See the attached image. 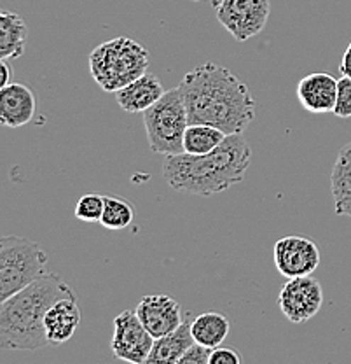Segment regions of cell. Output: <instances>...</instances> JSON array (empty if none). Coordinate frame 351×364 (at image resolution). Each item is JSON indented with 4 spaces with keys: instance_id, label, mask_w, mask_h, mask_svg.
<instances>
[{
    "instance_id": "obj_1",
    "label": "cell",
    "mask_w": 351,
    "mask_h": 364,
    "mask_svg": "<svg viewBox=\"0 0 351 364\" xmlns=\"http://www.w3.org/2000/svg\"><path fill=\"white\" fill-rule=\"evenodd\" d=\"M189 123H206L225 135L243 134L255 119V98L238 75L217 63H203L179 85Z\"/></svg>"
},
{
    "instance_id": "obj_2",
    "label": "cell",
    "mask_w": 351,
    "mask_h": 364,
    "mask_svg": "<svg viewBox=\"0 0 351 364\" xmlns=\"http://www.w3.org/2000/svg\"><path fill=\"white\" fill-rule=\"evenodd\" d=\"M250 161L252 149L243 134H233L203 156L187 153L166 156L163 177L175 191L208 198L243 182Z\"/></svg>"
},
{
    "instance_id": "obj_3",
    "label": "cell",
    "mask_w": 351,
    "mask_h": 364,
    "mask_svg": "<svg viewBox=\"0 0 351 364\" xmlns=\"http://www.w3.org/2000/svg\"><path fill=\"white\" fill-rule=\"evenodd\" d=\"M75 296L74 289L56 273L43 277L0 301V348L2 350H39L51 345L44 318L58 299Z\"/></svg>"
},
{
    "instance_id": "obj_4",
    "label": "cell",
    "mask_w": 351,
    "mask_h": 364,
    "mask_svg": "<svg viewBox=\"0 0 351 364\" xmlns=\"http://www.w3.org/2000/svg\"><path fill=\"white\" fill-rule=\"evenodd\" d=\"M149 51L130 37L101 43L89 55V72L94 82L107 93H117L145 74Z\"/></svg>"
},
{
    "instance_id": "obj_5",
    "label": "cell",
    "mask_w": 351,
    "mask_h": 364,
    "mask_svg": "<svg viewBox=\"0 0 351 364\" xmlns=\"http://www.w3.org/2000/svg\"><path fill=\"white\" fill-rule=\"evenodd\" d=\"M143 124L152 153L165 156L184 153L189 114L179 86L165 91L163 97L143 112Z\"/></svg>"
},
{
    "instance_id": "obj_6",
    "label": "cell",
    "mask_w": 351,
    "mask_h": 364,
    "mask_svg": "<svg viewBox=\"0 0 351 364\" xmlns=\"http://www.w3.org/2000/svg\"><path fill=\"white\" fill-rule=\"evenodd\" d=\"M48 256L37 242L7 235L0 240V301L46 273Z\"/></svg>"
},
{
    "instance_id": "obj_7",
    "label": "cell",
    "mask_w": 351,
    "mask_h": 364,
    "mask_svg": "<svg viewBox=\"0 0 351 364\" xmlns=\"http://www.w3.org/2000/svg\"><path fill=\"white\" fill-rule=\"evenodd\" d=\"M269 0H221L217 4V20L238 41L259 36L269 20Z\"/></svg>"
},
{
    "instance_id": "obj_8",
    "label": "cell",
    "mask_w": 351,
    "mask_h": 364,
    "mask_svg": "<svg viewBox=\"0 0 351 364\" xmlns=\"http://www.w3.org/2000/svg\"><path fill=\"white\" fill-rule=\"evenodd\" d=\"M154 336L150 335L138 318L137 312L123 310L114 318V333L111 340V350L114 358L131 364H147L154 347Z\"/></svg>"
},
{
    "instance_id": "obj_9",
    "label": "cell",
    "mask_w": 351,
    "mask_h": 364,
    "mask_svg": "<svg viewBox=\"0 0 351 364\" xmlns=\"http://www.w3.org/2000/svg\"><path fill=\"white\" fill-rule=\"evenodd\" d=\"M322 284L311 275L289 279L278 294V306L282 314L294 324L308 322L322 310Z\"/></svg>"
},
{
    "instance_id": "obj_10",
    "label": "cell",
    "mask_w": 351,
    "mask_h": 364,
    "mask_svg": "<svg viewBox=\"0 0 351 364\" xmlns=\"http://www.w3.org/2000/svg\"><path fill=\"white\" fill-rule=\"evenodd\" d=\"M274 264L277 270L286 279L311 275L322 261L318 245L309 237L289 235L274 244Z\"/></svg>"
},
{
    "instance_id": "obj_11",
    "label": "cell",
    "mask_w": 351,
    "mask_h": 364,
    "mask_svg": "<svg viewBox=\"0 0 351 364\" xmlns=\"http://www.w3.org/2000/svg\"><path fill=\"white\" fill-rule=\"evenodd\" d=\"M137 316L154 338L169 335L184 322L180 303L163 293L143 296L137 305Z\"/></svg>"
},
{
    "instance_id": "obj_12",
    "label": "cell",
    "mask_w": 351,
    "mask_h": 364,
    "mask_svg": "<svg viewBox=\"0 0 351 364\" xmlns=\"http://www.w3.org/2000/svg\"><path fill=\"white\" fill-rule=\"evenodd\" d=\"M297 98L304 111L311 114L332 112L338 100V79L327 72H313L297 85Z\"/></svg>"
},
{
    "instance_id": "obj_13",
    "label": "cell",
    "mask_w": 351,
    "mask_h": 364,
    "mask_svg": "<svg viewBox=\"0 0 351 364\" xmlns=\"http://www.w3.org/2000/svg\"><path fill=\"white\" fill-rule=\"evenodd\" d=\"M35 114V95L21 82H9L0 91V119L6 127L28 124Z\"/></svg>"
},
{
    "instance_id": "obj_14",
    "label": "cell",
    "mask_w": 351,
    "mask_h": 364,
    "mask_svg": "<svg viewBox=\"0 0 351 364\" xmlns=\"http://www.w3.org/2000/svg\"><path fill=\"white\" fill-rule=\"evenodd\" d=\"M165 95L163 82L154 74H143L116 93V100L124 112L143 114Z\"/></svg>"
},
{
    "instance_id": "obj_15",
    "label": "cell",
    "mask_w": 351,
    "mask_h": 364,
    "mask_svg": "<svg viewBox=\"0 0 351 364\" xmlns=\"http://www.w3.org/2000/svg\"><path fill=\"white\" fill-rule=\"evenodd\" d=\"M81 324V309L77 296L62 298L48 310L44 318V328L51 345H60L69 341Z\"/></svg>"
},
{
    "instance_id": "obj_16",
    "label": "cell",
    "mask_w": 351,
    "mask_h": 364,
    "mask_svg": "<svg viewBox=\"0 0 351 364\" xmlns=\"http://www.w3.org/2000/svg\"><path fill=\"white\" fill-rule=\"evenodd\" d=\"M330 189L335 214L351 218V142L339 149L332 166Z\"/></svg>"
},
{
    "instance_id": "obj_17",
    "label": "cell",
    "mask_w": 351,
    "mask_h": 364,
    "mask_svg": "<svg viewBox=\"0 0 351 364\" xmlns=\"http://www.w3.org/2000/svg\"><path fill=\"white\" fill-rule=\"evenodd\" d=\"M194 341L196 340L191 331V322L184 321L175 331L154 340L152 352H150L149 359H147V364H157V363L179 364L180 359H182V355L186 354L187 348L191 347Z\"/></svg>"
},
{
    "instance_id": "obj_18",
    "label": "cell",
    "mask_w": 351,
    "mask_h": 364,
    "mask_svg": "<svg viewBox=\"0 0 351 364\" xmlns=\"http://www.w3.org/2000/svg\"><path fill=\"white\" fill-rule=\"evenodd\" d=\"M28 26L18 13H0V60H18L25 51Z\"/></svg>"
},
{
    "instance_id": "obj_19",
    "label": "cell",
    "mask_w": 351,
    "mask_h": 364,
    "mask_svg": "<svg viewBox=\"0 0 351 364\" xmlns=\"http://www.w3.org/2000/svg\"><path fill=\"white\" fill-rule=\"evenodd\" d=\"M229 329H231L229 318L218 312L201 314L191 322V331L194 340L210 348L224 343V340L229 335Z\"/></svg>"
},
{
    "instance_id": "obj_20",
    "label": "cell",
    "mask_w": 351,
    "mask_h": 364,
    "mask_svg": "<svg viewBox=\"0 0 351 364\" xmlns=\"http://www.w3.org/2000/svg\"><path fill=\"white\" fill-rule=\"evenodd\" d=\"M225 132L206 123H189L184 134V153L203 156L217 149L225 139Z\"/></svg>"
},
{
    "instance_id": "obj_21",
    "label": "cell",
    "mask_w": 351,
    "mask_h": 364,
    "mask_svg": "<svg viewBox=\"0 0 351 364\" xmlns=\"http://www.w3.org/2000/svg\"><path fill=\"white\" fill-rule=\"evenodd\" d=\"M133 207L126 200L117 198V196H105L104 215L100 221L101 226L112 231L124 230L133 223Z\"/></svg>"
},
{
    "instance_id": "obj_22",
    "label": "cell",
    "mask_w": 351,
    "mask_h": 364,
    "mask_svg": "<svg viewBox=\"0 0 351 364\" xmlns=\"http://www.w3.org/2000/svg\"><path fill=\"white\" fill-rule=\"evenodd\" d=\"M104 207H105V196L101 195H82L79 198L77 205H75V218L79 221L84 223H100L101 215H104Z\"/></svg>"
},
{
    "instance_id": "obj_23",
    "label": "cell",
    "mask_w": 351,
    "mask_h": 364,
    "mask_svg": "<svg viewBox=\"0 0 351 364\" xmlns=\"http://www.w3.org/2000/svg\"><path fill=\"white\" fill-rule=\"evenodd\" d=\"M338 117H351V77L342 75L338 79V100H335L334 111Z\"/></svg>"
},
{
    "instance_id": "obj_24",
    "label": "cell",
    "mask_w": 351,
    "mask_h": 364,
    "mask_svg": "<svg viewBox=\"0 0 351 364\" xmlns=\"http://www.w3.org/2000/svg\"><path fill=\"white\" fill-rule=\"evenodd\" d=\"M211 350H213V348L205 347V345L194 341V343L187 348L186 354L182 355L179 364H210Z\"/></svg>"
},
{
    "instance_id": "obj_25",
    "label": "cell",
    "mask_w": 351,
    "mask_h": 364,
    "mask_svg": "<svg viewBox=\"0 0 351 364\" xmlns=\"http://www.w3.org/2000/svg\"><path fill=\"white\" fill-rule=\"evenodd\" d=\"M243 358L238 350H234L231 347H215L211 350L210 355V364H241Z\"/></svg>"
},
{
    "instance_id": "obj_26",
    "label": "cell",
    "mask_w": 351,
    "mask_h": 364,
    "mask_svg": "<svg viewBox=\"0 0 351 364\" xmlns=\"http://www.w3.org/2000/svg\"><path fill=\"white\" fill-rule=\"evenodd\" d=\"M339 70H341V74L346 75V77H351V41H350L348 48H346L345 55H342L341 67H339Z\"/></svg>"
},
{
    "instance_id": "obj_27",
    "label": "cell",
    "mask_w": 351,
    "mask_h": 364,
    "mask_svg": "<svg viewBox=\"0 0 351 364\" xmlns=\"http://www.w3.org/2000/svg\"><path fill=\"white\" fill-rule=\"evenodd\" d=\"M11 77V67L7 63V60H0V88L9 85Z\"/></svg>"
},
{
    "instance_id": "obj_28",
    "label": "cell",
    "mask_w": 351,
    "mask_h": 364,
    "mask_svg": "<svg viewBox=\"0 0 351 364\" xmlns=\"http://www.w3.org/2000/svg\"><path fill=\"white\" fill-rule=\"evenodd\" d=\"M192 2H203V0H192Z\"/></svg>"
}]
</instances>
